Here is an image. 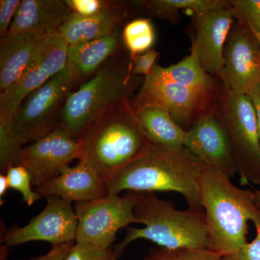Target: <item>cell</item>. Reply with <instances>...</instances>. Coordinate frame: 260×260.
Wrapping results in <instances>:
<instances>
[{
  "label": "cell",
  "mask_w": 260,
  "mask_h": 260,
  "mask_svg": "<svg viewBox=\"0 0 260 260\" xmlns=\"http://www.w3.org/2000/svg\"><path fill=\"white\" fill-rule=\"evenodd\" d=\"M42 213L23 227L14 225L1 237L3 245L11 247L42 241L52 245L75 242L78 219L72 203L58 197H48Z\"/></svg>",
  "instance_id": "12"
},
{
  "label": "cell",
  "mask_w": 260,
  "mask_h": 260,
  "mask_svg": "<svg viewBox=\"0 0 260 260\" xmlns=\"http://www.w3.org/2000/svg\"><path fill=\"white\" fill-rule=\"evenodd\" d=\"M235 18L241 19L254 32L260 30V0H232Z\"/></svg>",
  "instance_id": "29"
},
{
  "label": "cell",
  "mask_w": 260,
  "mask_h": 260,
  "mask_svg": "<svg viewBox=\"0 0 260 260\" xmlns=\"http://www.w3.org/2000/svg\"><path fill=\"white\" fill-rule=\"evenodd\" d=\"M21 1L0 0V37L8 36Z\"/></svg>",
  "instance_id": "33"
},
{
  "label": "cell",
  "mask_w": 260,
  "mask_h": 260,
  "mask_svg": "<svg viewBox=\"0 0 260 260\" xmlns=\"http://www.w3.org/2000/svg\"><path fill=\"white\" fill-rule=\"evenodd\" d=\"M235 20L232 6L193 15L191 48L208 74L217 75L223 68L224 47Z\"/></svg>",
  "instance_id": "15"
},
{
  "label": "cell",
  "mask_w": 260,
  "mask_h": 260,
  "mask_svg": "<svg viewBox=\"0 0 260 260\" xmlns=\"http://www.w3.org/2000/svg\"><path fill=\"white\" fill-rule=\"evenodd\" d=\"M254 190L255 191L256 197H257L258 201L260 203V189H256V188H254Z\"/></svg>",
  "instance_id": "38"
},
{
  "label": "cell",
  "mask_w": 260,
  "mask_h": 260,
  "mask_svg": "<svg viewBox=\"0 0 260 260\" xmlns=\"http://www.w3.org/2000/svg\"><path fill=\"white\" fill-rule=\"evenodd\" d=\"M222 87L248 95L260 83V44L254 32L236 18L223 50V67L217 75Z\"/></svg>",
  "instance_id": "10"
},
{
  "label": "cell",
  "mask_w": 260,
  "mask_h": 260,
  "mask_svg": "<svg viewBox=\"0 0 260 260\" xmlns=\"http://www.w3.org/2000/svg\"><path fill=\"white\" fill-rule=\"evenodd\" d=\"M134 214L138 223L145 227L128 229L125 238L114 247L120 254L128 244L140 239L167 249H208L203 210H178L172 202L160 199L152 193H142Z\"/></svg>",
  "instance_id": "5"
},
{
  "label": "cell",
  "mask_w": 260,
  "mask_h": 260,
  "mask_svg": "<svg viewBox=\"0 0 260 260\" xmlns=\"http://www.w3.org/2000/svg\"><path fill=\"white\" fill-rule=\"evenodd\" d=\"M150 73L213 96H220L221 94L222 88L219 90L213 75L208 74L203 69L196 51L192 48L190 54L177 64L167 68L156 64Z\"/></svg>",
  "instance_id": "22"
},
{
  "label": "cell",
  "mask_w": 260,
  "mask_h": 260,
  "mask_svg": "<svg viewBox=\"0 0 260 260\" xmlns=\"http://www.w3.org/2000/svg\"><path fill=\"white\" fill-rule=\"evenodd\" d=\"M184 147L207 167L230 179L237 173L232 144L219 110L205 114L186 131Z\"/></svg>",
  "instance_id": "14"
},
{
  "label": "cell",
  "mask_w": 260,
  "mask_h": 260,
  "mask_svg": "<svg viewBox=\"0 0 260 260\" xmlns=\"http://www.w3.org/2000/svg\"><path fill=\"white\" fill-rule=\"evenodd\" d=\"M159 56V53L155 49H151L143 54L134 56L131 61L133 63V73L136 76H148L151 73L155 61Z\"/></svg>",
  "instance_id": "32"
},
{
  "label": "cell",
  "mask_w": 260,
  "mask_h": 260,
  "mask_svg": "<svg viewBox=\"0 0 260 260\" xmlns=\"http://www.w3.org/2000/svg\"><path fill=\"white\" fill-rule=\"evenodd\" d=\"M250 98L251 102L255 109L256 121H257L258 129L260 138V83L253 88L248 94Z\"/></svg>",
  "instance_id": "35"
},
{
  "label": "cell",
  "mask_w": 260,
  "mask_h": 260,
  "mask_svg": "<svg viewBox=\"0 0 260 260\" xmlns=\"http://www.w3.org/2000/svg\"><path fill=\"white\" fill-rule=\"evenodd\" d=\"M220 256L209 249L152 248L144 260H220Z\"/></svg>",
  "instance_id": "26"
},
{
  "label": "cell",
  "mask_w": 260,
  "mask_h": 260,
  "mask_svg": "<svg viewBox=\"0 0 260 260\" xmlns=\"http://www.w3.org/2000/svg\"><path fill=\"white\" fill-rule=\"evenodd\" d=\"M207 166L185 148L172 149L152 143L146 153L121 172L107 186L109 194L174 191L184 197L189 208L200 204V178Z\"/></svg>",
  "instance_id": "3"
},
{
  "label": "cell",
  "mask_w": 260,
  "mask_h": 260,
  "mask_svg": "<svg viewBox=\"0 0 260 260\" xmlns=\"http://www.w3.org/2000/svg\"><path fill=\"white\" fill-rule=\"evenodd\" d=\"M119 256L113 246L101 248L75 242L64 260H118Z\"/></svg>",
  "instance_id": "28"
},
{
  "label": "cell",
  "mask_w": 260,
  "mask_h": 260,
  "mask_svg": "<svg viewBox=\"0 0 260 260\" xmlns=\"http://www.w3.org/2000/svg\"><path fill=\"white\" fill-rule=\"evenodd\" d=\"M73 13L80 16L87 17L96 15L111 8L116 2L104 0H64Z\"/></svg>",
  "instance_id": "30"
},
{
  "label": "cell",
  "mask_w": 260,
  "mask_h": 260,
  "mask_svg": "<svg viewBox=\"0 0 260 260\" xmlns=\"http://www.w3.org/2000/svg\"><path fill=\"white\" fill-rule=\"evenodd\" d=\"M220 97L197 91L150 73L130 104L161 107L169 112L178 125L188 131L205 114L219 110Z\"/></svg>",
  "instance_id": "9"
},
{
  "label": "cell",
  "mask_w": 260,
  "mask_h": 260,
  "mask_svg": "<svg viewBox=\"0 0 260 260\" xmlns=\"http://www.w3.org/2000/svg\"><path fill=\"white\" fill-rule=\"evenodd\" d=\"M199 196L206 220L208 249L220 257L247 243L248 222L260 226V203L255 191L234 185L223 173L205 168Z\"/></svg>",
  "instance_id": "1"
},
{
  "label": "cell",
  "mask_w": 260,
  "mask_h": 260,
  "mask_svg": "<svg viewBox=\"0 0 260 260\" xmlns=\"http://www.w3.org/2000/svg\"><path fill=\"white\" fill-rule=\"evenodd\" d=\"M8 189H10V186L6 174H0V202H1V205H3V198H4Z\"/></svg>",
  "instance_id": "36"
},
{
  "label": "cell",
  "mask_w": 260,
  "mask_h": 260,
  "mask_svg": "<svg viewBox=\"0 0 260 260\" xmlns=\"http://www.w3.org/2000/svg\"><path fill=\"white\" fill-rule=\"evenodd\" d=\"M121 38L132 60L134 56L152 49L155 32L150 19L138 18L126 24Z\"/></svg>",
  "instance_id": "24"
},
{
  "label": "cell",
  "mask_w": 260,
  "mask_h": 260,
  "mask_svg": "<svg viewBox=\"0 0 260 260\" xmlns=\"http://www.w3.org/2000/svg\"><path fill=\"white\" fill-rule=\"evenodd\" d=\"M141 196L142 193L128 191L124 196L108 194L93 201L75 203L78 219L75 242L112 247L121 229L138 223L134 210Z\"/></svg>",
  "instance_id": "8"
},
{
  "label": "cell",
  "mask_w": 260,
  "mask_h": 260,
  "mask_svg": "<svg viewBox=\"0 0 260 260\" xmlns=\"http://www.w3.org/2000/svg\"><path fill=\"white\" fill-rule=\"evenodd\" d=\"M34 190L42 198L58 197L72 203L93 201L109 194L107 184L83 160L75 167L65 168L57 177Z\"/></svg>",
  "instance_id": "16"
},
{
  "label": "cell",
  "mask_w": 260,
  "mask_h": 260,
  "mask_svg": "<svg viewBox=\"0 0 260 260\" xmlns=\"http://www.w3.org/2000/svg\"><path fill=\"white\" fill-rule=\"evenodd\" d=\"M10 247L2 245L0 247V260H9Z\"/></svg>",
  "instance_id": "37"
},
{
  "label": "cell",
  "mask_w": 260,
  "mask_h": 260,
  "mask_svg": "<svg viewBox=\"0 0 260 260\" xmlns=\"http://www.w3.org/2000/svg\"><path fill=\"white\" fill-rule=\"evenodd\" d=\"M256 237L240 249L220 257V260H260V226L255 225Z\"/></svg>",
  "instance_id": "31"
},
{
  "label": "cell",
  "mask_w": 260,
  "mask_h": 260,
  "mask_svg": "<svg viewBox=\"0 0 260 260\" xmlns=\"http://www.w3.org/2000/svg\"><path fill=\"white\" fill-rule=\"evenodd\" d=\"M79 140V160L93 168L107 186L143 156L152 144L130 101L103 113L87 127Z\"/></svg>",
  "instance_id": "2"
},
{
  "label": "cell",
  "mask_w": 260,
  "mask_h": 260,
  "mask_svg": "<svg viewBox=\"0 0 260 260\" xmlns=\"http://www.w3.org/2000/svg\"><path fill=\"white\" fill-rule=\"evenodd\" d=\"M75 242L66 243V244L52 245L50 250L44 255L36 256L27 259L19 260H64L68 251L74 245Z\"/></svg>",
  "instance_id": "34"
},
{
  "label": "cell",
  "mask_w": 260,
  "mask_h": 260,
  "mask_svg": "<svg viewBox=\"0 0 260 260\" xmlns=\"http://www.w3.org/2000/svg\"><path fill=\"white\" fill-rule=\"evenodd\" d=\"M131 107L150 143L168 148H184L186 131L178 125L167 110L150 104Z\"/></svg>",
  "instance_id": "21"
},
{
  "label": "cell",
  "mask_w": 260,
  "mask_h": 260,
  "mask_svg": "<svg viewBox=\"0 0 260 260\" xmlns=\"http://www.w3.org/2000/svg\"><path fill=\"white\" fill-rule=\"evenodd\" d=\"M23 145L13 131L12 120L0 117V170L5 174L8 169L20 165Z\"/></svg>",
  "instance_id": "25"
},
{
  "label": "cell",
  "mask_w": 260,
  "mask_h": 260,
  "mask_svg": "<svg viewBox=\"0 0 260 260\" xmlns=\"http://www.w3.org/2000/svg\"><path fill=\"white\" fill-rule=\"evenodd\" d=\"M68 48L58 34L48 38L18 81L0 94V117L12 120L29 94L66 68Z\"/></svg>",
  "instance_id": "11"
},
{
  "label": "cell",
  "mask_w": 260,
  "mask_h": 260,
  "mask_svg": "<svg viewBox=\"0 0 260 260\" xmlns=\"http://www.w3.org/2000/svg\"><path fill=\"white\" fill-rule=\"evenodd\" d=\"M219 107V116L229 134L241 183L260 186V138L250 98L222 87Z\"/></svg>",
  "instance_id": "6"
},
{
  "label": "cell",
  "mask_w": 260,
  "mask_h": 260,
  "mask_svg": "<svg viewBox=\"0 0 260 260\" xmlns=\"http://www.w3.org/2000/svg\"><path fill=\"white\" fill-rule=\"evenodd\" d=\"M10 189H15L22 194L23 201L28 206H32L42 197L32 189V177L31 174L23 166L11 167L6 173Z\"/></svg>",
  "instance_id": "27"
},
{
  "label": "cell",
  "mask_w": 260,
  "mask_h": 260,
  "mask_svg": "<svg viewBox=\"0 0 260 260\" xmlns=\"http://www.w3.org/2000/svg\"><path fill=\"white\" fill-rule=\"evenodd\" d=\"M72 13L73 12L64 1L23 0L8 35H57L59 28Z\"/></svg>",
  "instance_id": "17"
},
{
  "label": "cell",
  "mask_w": 260,
  "mask_h": 260,
  "mask_svg": "<svg viewBox=\"0 0 260 260\" xmlns=\"http://www.w3.org/2000/svg\"><path fill=\"white\" fill-rule=\"evenodd\" d=\"M143 83L133 73L129 56L117 54L68 97L60 125L79 140L87 127L111 108L129 102Z\"/></svg>",
  "instance_id": "4"
},
{
  "label": "cell",
  "mask_w": 260,
  "mask_h": 260,
  "mask_svg": "<svg viewBox=\"0 0 260 260\" xmlns=\"http://www.w3.org/2000/svg\"><path fill=\"white\" fill-rule=\"evenodd\" d=\"M49 37L21 34L0 40V91L11 88Z\"/></svg>",
  "instance_id": "19"
},
{
  "label": "cell",
  "mask_w": 260,
  "mask_h": 260,
  "mask_svg": "<svg viewBox=\"0 0 260 260\" xmlns=\"http://www.w3.org/2000/svg\"><path fill=\"white\" fill-rule=\"evenodd\" d=\"M81 143L61 125L24 147L20 165L28 169L35 188L57 177L70 162L80 158Z\"/></svg>",
  "instance_id": "13"
},
{
  "label": "cell",
  "mask_w": 260,
  "mask_h": 260,
  "mask_svg": "<svg viewBox=\"0 0 260 260\" xmlns=\"http://www.w3.org/2000/svg\"><path fill=\"white\" fill-rule=\"evenodd\" d=\"M256 37H257L258 41H259L260 44V30L259 32H256Z\"/></svg>",
  "instance_id": "39"
},
{
  "label": "cell",
  "mask_w": 260,
  "mask_h": 260,
  "mask_svg": "<svg viewBox=\"0 0 260 260\" xmlns=\"http://www.w3.org/2000/svg\"><path fill=\"white\" fill-rule=\"evenodd\" d=\"M78 81L66 67L29 94L12 119L13 131L22 145L34 143L60 125L65 102Z\"/></svg>",
  "instance_id": "7"
},
{
  "label": "cell",
  "mask_w": 260,
  "mask_h": 260,
  "mask_svg": "<svg viewBox=\"0 0 260 260\" xmlns=\"http://www.w3.org/2000/svg\"><path fill=\"white\" fill-rule=\"evenodd\" d=\"M128 14L124 5L119 3L92 16L72 13L59 28L58 35L69 45L90 42L118 31Z\"/></svg>",
  "instance_id": "18"
},
{
  "label": "cell",
  "mask_w": 260,
  "mask_h": 260,
  "mask_svg": "<svg viewBox=\"0 0 260 260\" xmlns=\"http://www.w3.org/2000/svg\"><path fill=\"white\" fill-rule=\"evenodd\" d=\"M122 38L119 31L90 42L69 45L67 67L73 72L78 80L93 74L119 54Z\"/></svg>",
  "instance_id": "20"
},
{
  "label": "cell",
  "mask_w": 260,
  "mask_h": 260,
  "mask_svg": "<svg viewBox=\"0 0 260 260\" xmlns=\"http://www.w3.org/2000/svg\"><path fill=\"white\" fill-rule=\"evenodd\" d=\"M135 4L154 18L171 23L177 21L180 11L190 12L194 15L232 6V0H143Z\"/></svg>",
  "instance_id": "23"
}]
</instances>
